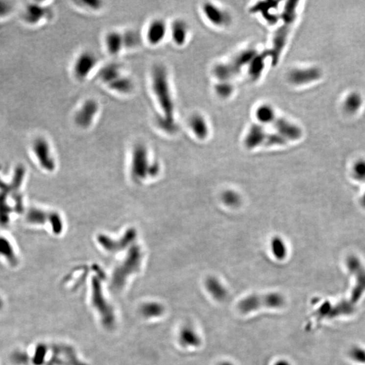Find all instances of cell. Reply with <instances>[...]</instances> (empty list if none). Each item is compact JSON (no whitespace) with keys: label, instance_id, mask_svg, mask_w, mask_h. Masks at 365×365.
Here are the masks:
<instances>
[{"label":"cell","instance_id":"obj_1","mask_svg":"<svg viewBox=\"0 0 365 365\" xmlns=\"http://www.w3.org/2000/svg\"><path fill=\"white\" fill-rule=\"evenodd\" d=\"M149 88L156 107L154 124L167 134L178 131L176 105L167 67L162 64L153 66L149 73Z\"/></svg>","mask_w":365,"mask_h":365},{"label":"cell","instance_id":"obj_2","mask_svg":"<svg viewBox=\"0 0 365 365\" xmlns=\"http://www.w3.org/2000/svg\"><path fill=\"white\" fill-rule=\"evenodd\" d=\"M96 75L101 85L112 93L121 96H129L134 92V80L118 62H112L100 66Z\"/></svg>","mask_w":365,"mask_h":365},{"label":"cell","instance_id":"obj_3","mask_svg":"<svg viewBox=\"0 0 365 365\" xmlns=\"http://www.w3.org/2000/svg\"><path fill=\"white\" fill-rule=\"evenodd\" d=\"M286 303V298L279 292L268 293H251L243 297L238 302V311L241 314L249 315L261 309L279 310Z\"/></svg>","mask_w":365,"mask_h":365},{"label":"cell","instance_id":"obj_4","mask_svg":"<svg viewBox=\"0 0 365 365\" xmlns=\"http://www.w3.org/2000/svg\"><path fill=\"white\" fill-rule=\"evenodd\" d=\"M159 165L157 163H149V152L147 147L143 144H136L131 154V174L133 179L138 181H143L147 176L155 177L159 172Z\"/></svg>","mask_w":365,"mask_h":365},{"label":"cell","instance_id":"obj_5","mask_svg":"<svg viewBox=\"0 0 365 365\" xmlns=\"http://www.w3.org/2000/svg\"><path fill=\"white\" fill-rule=\"evenodd\" d=\"M99 58L97 53L91 49H84L76 55L72 64L71 71L77 81L85 82L99 69Z\"/></svg>","mask_w":365,"mask_h":365},{"label":"cell","instance_id":"obj_6","mask_svg":"<svg viewBox=\"0 0 365 365\" xmlns=\"http://www.w3.org/2000/svg\"><path fill=\"white\" fill-rule=\"evenodd\" d=\"M142 250L138 245L131 247L124 261L117 267L113 273V286L115 289H121L129 275L138 272L142 264Z\"/></svg>","mask_w":365,"mask_h":365},{"label":"cell","instance_id":"obj_7","mask_svg":"<svg viewBox=\"0 0 365 365\" xmlns=\"http://www.w3.org/2000/svg\"><path fill=\"white\" fill-rule=\"evenodd\" d=\"M100 103L94 97H87L78 106L73 114V123L82 130L90 129L100 114Z\"/></svg>","mask_w":365,"mask_h":365},{"label":"cell","instance_id":"obj_8","mask_svg":"<svg viewBox=\"0 0 365 365\" xmlns=\"http://www.w3.org/2000/svg\"><path fill=\"white\" fill-rule=\"evenodd\" d=\"M169 33V25L162 18H155L146 24L144 39L151 47H157L163 44Z\"/></svg>","mask_w":365,"mask_h":365},{"label":"cell","instance_id":"obj_9","mask_svg":"<svg viewBox=\"0 0 365 365\" xmlns=\"http://www.w3.org/2000/svg\"><path fill=\"white\" fill-rule=\"evenodd\" d=\"M292 26V24L282 23L274 33L272 38L271 46L270 49L267 50L269 60L273 67L278 65L281 55L288 43Z\"/></svg>","mask_w":365,"mask_h":365},{"label":"cell","instance_id":"obj_10","mask_svg":"<svg viewBox=\"0 0 365 365\" xmlns=\"http://www.w3.org/2000/svg\"><path fill=\"white\" fill-rule=\"evenodd\" d=\"M103 42L104 49L111 56H119L128 49L126 31L117 29L110 30L105 34Z\"/></svg>","mask_w":365,"mask_h":365},{"label":"cell","instance_id":"obj_11","mask_svg":"<svg viewBox=\"0 0 365 365\" xmlns=\"http://www.w3.org/2000/svg\"><path fill=\"white\" fill-rule=\"evenodd\" d=\"M33 151L43 168L52 171L56 167L51 146L48 140L42 137L35 139L33 143Z\"/></svg>","mask_w":365,"mask_h":365},{"label":"cell","instance_id":"obj_12","mask_svg":"<svg viewBox=\"0 0 365 365\" xmlns=\"http://www.w3.org/2000/svg\"><path fill=\"white\" fill-rule=\"evenodd\" d=\"M202 12L208 22L217 27H225L230 24L231 17L229 12L212 2L203 4Z\"/></svg>","mask_w":365,"mask_h":365},{"label":"cell","instance_id":"obj_13","mask_svg":"<svg viewBox=\"0 0 365 365\" xmlns=\"http://www.w3.org/2000/svg\"><path fill=\"white\" fill-rule=\"evenodd\" d=\"M321 76V71L317 67L298 68L290 71L288 79L292 84L303 85L316 81Z\"/></svg>","mask_w":365,"mask_h":365},{"label":"cell","instance_id":"obj_14","mask_svg":"<svg viewBox=\"0 0 365 365\" xmlns=\"http://www.w3.org/2000/svg\"><path fill=\"white\" fill-rule=\"evenodd\" d=\"M136 236L137 233L135 229H130L126 231L123 238L119 241L110 239L109 237L104 235H99L97 237V241L105 250L108 252H117L124 250V248L127 247L131 242L134 241Z\"/></svg>","mask_w":365,"mask_h":365},{"label":"cell","instance_id":"obj_15","mask_svg":"<svg viewBox=\"0 0 365 365\" xmlns=\"http://www.w3.org/2000/svg\"><path fill=\"white\" fill-rule=\"evenodd\" d=\"M178 341L183 348L197 349L202 345V338L193 325L186 324L179 329Z\"/></svg>","mask_w":365,"mask_h":365},{"label":"cell","instance_id":"obj_16","mask_svg":"<svg viewBox=\"0 0 365 365\" xmlns=\"http://www.w3.org/2000/svg\"><path fill=\"white\" fill-rule=\"evenodd\" d=\"M347 267L352 274L355 275V288L353 290L354 298H359L363 292L365 291V268L361 262L356 256H351L348 258L346 261Z\"/></svg>","mask_w":365,"mask_h":365},{"label":"cell","instance_id":"obj_17","mask_svg":"<svg viewBox=\"0 0 365 365\" xmlns=\"http://www.w3.org/2000/svg\"><path fill=\"white\" fill-rule=\"evenodd\" d=\"M272 125L273 126L274 131L284 137L288 142L298 140L302 137V131L301 128L284 117H277Z\"/></svg>","mask_w":365,"mask_h":365},{"label":"cell","instance_id":"obj_18","mask_svg":"<svg viewBox=\"0 0 365 365\" xmlns=\"http://www.w3.org/2000/svg\"><path fill=\"white\" fill-rule=\"evenodd\" d=\"M278 3V1H259L251 7L250 12L261 14L267 23L274 25L280 21V14L276 12Z\"/></svg>","mask_w":365,"mask_h":365},{"label":"cell","instance_id":"obj_19","mask_svg":"<svg viewBox=\"0 0 365 365\" xmlns=\"http://www.w3.org/2000/svg\"><path fill=\"white\" fill-rule=\"evenodd\" d=\"M204 288L212 299L217 302H224L229 298L227 288L215 276H210L205 279Z\"/></svg>","mask_w":365,"mask_h":365},{"label":"cell","instance_id":"obj_20","mask_svg":"<svg viewBox=\"0 0 365 365\" xmlns=\"http://www.w3.org/2000/svg\"><path fill=\"white\" fill-rule=\"evenodd\" d=\"M101 279L97 277L93 279V301L94 306L97 307L102 315L103 320L105 323H111L113 320V314L112 311L108 307V304L105 303V299L102 295L101 288Z\"/></svg>","mask_w":365,"mask_h":365},{"label":"cell","instance_id":"obj_21","mask_svg":"<svg viewBox=\"0 0 365 365\" xmlns=\"http://www.w3.org/2000/svg\"><path fill=\"white\" fill-rule=\"evenodd\" d=\"M265 126L259 123L253 124L249 128L244 138V145L247 149H254L264 145L267 135Z\"/></svg>","mask_w":365,"mask_h":365},{"label":"cell","instance_id":"obj_22","mask_svg":"<svg viewBox=\"0 0 365 365\" xmlns=\"http://www.w3.org/2000/svg\"><path fill=\"white\" fill-rule=\"evenodd\" d=\"M190 28L188 23L182 19H176L169 26V33L174 45L182 47L186 44Z\"/></svg>","mask_w":365,"mask_h":365},{"label":"cell","instance_id":"obj_23","mask_svg":"<svg viewBox=\"0 0 365 365\" xmlns=\"http://www.w3.org/2000/svg\"><path fill=\"white\" fill-rule=\"evenodd\" d=\"M53 16V11L49 7L40 4H31L26 10L25 19L29 24H39L48 20Z\"/></svg>","mask_w":365,"mask_h":365},{"label":"cell","instance_id":"obj_24","mask_svg":"<svg viewBox=\"0 0 365 365\" xmlns=\"http://www.w3.org/2000/svg\"><path fill=\"white\" fill-rule=\"evenodd\" d=\"M267 59H269L268 52L258 53L247 67V74L251 81H256L261 79L266 68Z\"/></svg>","mask_w":365,"mask_h":365},{"label":"cell","instance_id":"obj_25","mask_svg":"<svg viewBox=\"0 0 365 365\" xmlns=\"http://www.w3.org/2000/svg\"><path fill=\"white\" fill-rule=\"evenodd\" d=\"M189 126L194 135L199 140H204L209 135V125L204 116L201 114H194L188 121Z\"/></svg>","mask_w":365,"mask_h":365},{"label":"cell","instance_id":"obj_26","mask_svg":"<svg viewBox=\"0 0 365 365\" xmlns=\"http://www.w3.org/2000/svg\"><path fill=\"white\" fill-rule=\"evenodd\" d=\"M213 73L218 81H231L240 72L229 62L217 64L213 68Z\"/></svg>","mask_w":365,"mask_h":365},{"label":"cell","instance_id":"obj_27","mask_svg":"<svg viewBox=\"0 0 365 365\" xmlns=\"http://www.w3.org/2000/svg\"><path fill=\"white\" fill-rule=\"evenodd\" d=\"M256 119L261 125L272 124L275 122L277 116L275 108L269 104H262L256 108L255 110Z\"/></svg>","mask_w":365,"mask_h":365},{"label":"cell","instance_id":"obj_28","mask_svg":"<svg viewBox=\"0 0 365 365\" xmlns=\"http://www.w3.org/2000/svg\"><path fill=\"white\" fill-rule=\"evenodd\" d=\"M258 53V51L254 48H247L236 53L230 62L237 70L241 72L243 68L248 67Z\"/></svg>","mask_w":365,"mask_h":365},{"label":"cell","instance_id":"obj_29","mask_svg":"<svg viewBox=\"0 0 365 365\" xmlns=\"http://www.w3.org/2000/svg\"><path fill=\"white\" fill-rule=\"evenodd\" d=\"M298 3L299 1L295 0L287 1L280 14V21H282V23H288L293 25L297 17Z\"/></svg>","mask_w":365,"mask_h":365},{"label":"cell","instance_id":"obj_30","mask_svg":"<svg viewBox=\"0 0 365 365\" xmlns=\"http://www.w3.org/2000/svg\"><path fill=\"white\" fill-rule=\"evenodd\" d=\"M270 247L272 254L276 259L282 261L287 256V247L284 240L280 237L275 236L272 238L270 242Z\"/></svg>","mask_w":365,"mask_h":365},{"label":"cell","instance_id":"obj_31","mask_svg":"<svg viewBox=\"0 0 365 365\" xmlns=\"http://www.w3.org/2000/svg\"><path fill=\"white\" fill-rule=\"evenodd\" d=\"M215 91L219 97L227 99L234 93L235 87L231 81H218L215 85Z\"/></svg>","mask_w":365,"mask_h":365},{"label":"cell","instance_id":"obj_32","mask_svg":"<svg viewBox=\"0 0 365 365\" xmlns=\"http://www.w3.org/2000/svg\"><path fill=\"white\" fill-rule=\"evenodd\" d=\"M363 104L361 96L358 93H352L348 96L344 101V108L348 113H354L360 109Z\"/></svg>","mask_w":365,"mask_h":365},{"label":"cell","instance_id":"obj_33","mask_svg":"<svg viewBox=\"0 0 365 365\" xmlns=\"http://www.w3.org/2000/svg\"><path fill=\"white\" fill-rule=\"evenodd\" d=\"M221 199L224 204L230 207H236L241 203V197L239 194L232 190L224 192L222 194Z\"/></svg>","mask_w":365,"mask_h":365},{"label":"cell","instance_id":"obj_34","mask_svg":"<svg viewBox=\"0 0 365 365\" xmlns=\"http://www.w3.org/2000/svg\"><path fill=\"white\" fill-rule=\"evenodd\" d=\"M143 313L149 317H159L165 313V307L163 304L158 302H152L147 304L144 307Z\"/></svg>","mask_w":365,"mask_h":365},{"label":"cell","instance_id":"obj_35","mask_svg":"<svg viewBox=\"0 0 365 365\" xmlns=\"http://www.w3.org/2000/svg\"><path fill=\"white\" fill-rule=\"evenodd\" d=\"M288 141L279 135L278 133L268 132L267 133L266 140H265L264 146H280L286 145Z\"/></svg>","mask_w":365,"mask_h":365},{"label":"cell","instance_id":"obj_36","mask_svg":"<svg viewBox=\"0 0 365 365\" xmlns=\"http://www.w3.org/2000/svg\"><path fill=\"white\" fill-rule=\"evenodd\" d=\"M80 8L89 12H99L104 7V2L101 1H79L76 2Z\"/></svg>","mask_w":365,"mask_h":365},{"label":"cell","instance_id":"obj_37","mask_svg":"<svg viewBox=\"0 0 365 365\" xmlns=\"http://www.w3.org/2000/svg\"><path fill=\"white\" fill-rule=\"evenodd\" d=\"M354 177L360 181H365V161L360 160L354 165L353 168Z\"/></svg>","mask_w":365,"mask_h":365},{"label":"cell","instance_id":"obj_38","mask_svg":"<svg viewBox=\"0 0 365 365\" xmlns=\"http://www.w3.org/2000/svg\"><path fill=\"white\" fill-rule=\"evenodd\" d=\"M11 11V6L8 2L0 1V18L6 16Z\"/></svg>","mask_w":365,"mask_h":365},{"label":"cell","instance_id":"obj_39","mask_svg":"<svg viewBox=\"0 0 365 365\" xmlns=\"http://www.w3.org/2000/svg\"><path fill=\"white\" fill-rule=\"evenodd\" d=\"M272 365H292L288 360L284 359H277L274 362Z\"/></svg>","mask_w":365,"mask_h":365},{"label":"cell","instance_id":"obj_40","mask_svg":"<svg viewBox=\"0 0 365 365\" xmlns=\"http://www.w3.org/2000/svg\"><path fill=\"white\" fill-rule=\"evenodd\" d=\"M217 365H236L232 361H228V360H224V361H220Z\"/></svg>","mask_w":365,"mask_h":365},{"label":"cell","instance_id":"obj_41","mask_svg":"<svg viewBox=\"0 0 365 365\" xmlns=\"http://www.w3.org/2000/svg\"><path fill=\"white\" fill-rule=\"evenodd\" d=\"M3 303V302L2 299L0 298V311H1V309H2Z\"/></svg>","mask_w":365,"mask_h":365},{"label":"cell","instance_id":"obj_42","mask_svg":"<svg viewBox=\"0 0 365 365\" xmlns=\"http://www.w3.org/2000/svg\"><path fill=\"white\" fill-rule=\"evenodd\" d=\"M362 203H363V206H364L365 207V193L364 194V195H363V197Z\"/></svg>","mask_w":365,"mask_h":365}]
</instances>
